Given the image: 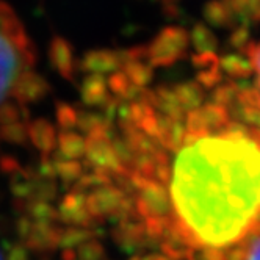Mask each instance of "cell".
Returning a JSON list of instances; mask_svg holds the SVG:
<instances>
[{"label": "cell", "instance_id": "obj_39", "mask_svg": "<svg viewBox=\"0 0 260 260\" xmlns=\"http://www.w3.org/2000/svg\"><path fill=\"white\" fill-rule=\"evenodd\" d=\"M191 260H194V258H191Z\"/></svg>", "mask_w": 260, "mask_h": 260}, {"label": "cell", "instance_id": "obj_25", "mask_svg": "<svg viewBox=\"0 0 260 260\" xmlns=\"http://www.w3.org/2000/svg\"><path fill=\"white\" fill-rule=\"evenodd\" d=\"M125 77L140 88H147L154 79V68L149 61H132L122 68Z\"/></svg>", "mask_w": 260, "mask_h": 260}, {"label": "cell", "instance_id": "obj_20", "mask_svg": "<svg viewBox=\"0 0 260 260\" xmlns=\"http://www.w3.org/2000/svg\"><path fill=\"white\" fill-rule=\"evenodd\" d=\"M16 209L21 212V215H25L33 222H41V224H55L58 222L57 207L52 206V202L44 201H30V202H17Z\"/></svg>", "mask_w": 260, "mask_h": 260}, {"label": "cell", "instance_id": "obj_27", "mask_svg": "<svg viewBox=\"0 0 260 260\" xmlns=\"http://www.w3.org/2000/svg\"><path fill=\"white\" fill-rule=\"evenodd\" d=\"M110 183H115V180L111 179L110 176L104 174V173H99V171H86L79 180L77 183L74 185L72 188H76L85 194H88L89 191L92 190H98L101 187H105V185H110Z\"/></svg>", "mask_w": 260, "mask_h": 260}, {"label": "cell", "instance_id": "obj_32", "mask_svg": "<svg viewBox=\"0 0 260 260\" xmlns=\"http://www.w3.org/2000/svg\"><path fill=\"white\" fill-rule=\"evenodd\" d=\"M251 41L252 40H251L249 28L248 27H241V25H237V27L232 28V31L229 35V40H228L229 46L232 49H235L237 52H241V53L246 50V47L249 46Z\"/></svg>", "mask_w": 260, "mask_h": 260}, {"label": "cell", "instance_id": "obj_1", "mask_svg": "<svg viewBox=\"0 0 260 260\" xmlns=\"http://www.w3.org/2000/svg\"><path fill=\"white\" fill-rule=\"evenodd\" d=\"M173 221L196 251L228 249L260 228V143L231 121L187 137L170 168Z\"/></svg>", "mask_w": 260, "mask_h": 260}, {"label": "cell", "instance_id": "obj_11", "mask_svg": "<svg viewBox=\"0 0 260 260\" xmlns=\"http://www.w3.org/2000/svg\"><path fill=\"white\" fill-rule=\"evenodd\" d=\"M49 61L60 76L69 82L76 77V57L72 44L63 36H53L49 44Z\"/></svg>", "mask_w": 260, "mask_h": 260}, {"label": "cell", "instance_id": "obj_37", "mask_svg": "<svg viewBox=\"0 0 260 260\" xmlns=\"http://www.w3.org/2000/svg\"><path fill=\"white\" fill-rule=\"evenodd\" d=\"M179 0H163V4H177Z\"/></svg>", "mask_w": 260, "mask_h": 260}, {"label": "cell", "instance_id": "obj_33", "mask_svg": "<svg viewBox=\"0 0 260 260\" xmlns=\"http://www.w3.org/2000/svg\"><path fill=\"white\" fill-rule=\"evenodd\" d=\"M191 64L196 69V72L209 71V69H219V57L216 53H193Z\"/></svg>", "mask_w": 260, "mask_h": 260}, {"label": "cell", "instance_id": "obj_18", "mask_svg": "<svg viewBox=\"0 0 260 260\" xmlns=\"http://www.w3.org/2000/svg\"><path fill=\"white\" fill-rule=\"evenodd\" d=\"M174 94L180 104V107L185 110V113L199 108L202 104H206V89H204L196 80L180 82L173 86Z\"/></svg>", "mask_w": 260, "mask_h": 260}, {"label": "cell", "instance_id": "obj_21", "mask_svg": "<svg viewBox=\"0 0 260 260\" xmlns=\"http://www.w3.org/2000/svg\"><path fill=\"white\" fill-rule=\"evenodd\" d=\"M98 238L96 229L88 228H74V226H61L58 232V243L57 248L61 251H74L82 246L86 241Z\"/></svg>", "mask_w": 260, "mask_h": 260}, {"label": "cell", "instance_id": "obj_9", "mask_svg": "<svg viewBox=\"0 0 260 260\" xmlns=\"http://www.w3.org/2000/svg\"><path fill=\"white\" fill-rule=\"evenodd\" d=\"M50 91V86L47 80L41 76V74L35 72L33 69L25 72L24 76L16 83L11 98L14 99L16 104L19 105H30L35 102L43 101Z\"/></svg>", "mask_w": 260, "mask_h": 260}, {"label": "cell", "instance_id": "obj_10", "mask_svg": "<svg viewBox=\"0 0 260 260\" xmlns=\"http://www.w3.org/2000/svg\"><path fill=\"white\" fill-rule=\"evenodd\" d=\"M119 50L111 49H92L83 53L82 60L79 61V69L88 74H96V76H105V74H113L121 69Z\"/></svg>", "mask_w": 260, "mask_h": 260}, {"label": "cell", "instance_id": "obj_29", "mask_svg": "<svg viewBox=\"0 0 260 260\" xmlns=\"http://www.w3.org/2000/svg\"><path fill=\"white\" fill-rule=\"evenodd\" d=\"M27 124L28 122H14L0 127V141L7 144L22 146L28 141L27 135Z\"/></svg>", "mask_w": 260, "mask_h": 260}, {"label": "cell", "instance_id": "obj_2", "mask_svg": "<svg viewBox=\"0 0 260 260\" xmlns=\"http://www.w3.org/2000/svg\"><path fill=\"white\" fill-rule=\"evenodd\" d=\"M35 63L36 53L22 22L0 0V105L11 98L16 83Z\"/></svg>", "mask_w": 260, "mask_h": 260}, {"label": "cell", "instance_id": "obj_26", "mask_svg": "<svg viewBox=\"0 0 260 260\" xmlns=\"http://www.w3.org/2000/svg\"><path fill=\"white\" fill-rule=\"evenodd\" d=\"M238 82L234 80H224L221 85H218L215 89H212V94H210V101L215 105H219L224 110H229L238 98Z\"/></svg>", "mask_w": 260, "mask_h": 260}, {"label": "cell", "instance_id": "obj_12", "mask_svg": "<svg viewBox=\"0 0 260 260\" xmlns=\"http://www.w3.org/2000/svg\"><path fill=\"white\" fill-rule=\"evenodd\" d=\"M144 101L149 102L154 107V110L161 116H166L170 119H185L187 118V113H185V110L180 107V104L174 94L173 86L160 85L154 89H146Z\"/></svg>", "mask_w": 260, "mask_h": 260}, {"label": "cell", "instance_id": "obj_38", "mask_svg": "<svg viewBox=\"0 0 260 260\" xmlns=\"http://www.w3.org/2000/svg\"><path fill=\"white\" fill-rule=\"evenodd\" d=\"M0 260H2V255H0Z\"/></svg>", "mask_w": 260, "mask_h": 260}, {"label": "cell", "instance_id": "obj_24", "mask_svg": "<svg viewBox=\"0 0 260 260\" xmlns=\"http://www.w3.org/2000/svg\"><path fill=\"white\" fill-rule=\"evenodd\" d=\"M55 171H57V179H60L64 185H76L77 180L85 174V166L79 160H68L61 158L55 154Z\"/></svg>", "mask_w": 260, "mask_h": 260}, {"label": "cell", "instance_id": "obj_5", "mask_svg": "<svg viewBox=\"0 0 260 260\" xmlns=\"http://www.w3.org/2000/svg\"><path fill=\"white\" fill-rule=\"evenodd\" d=\"M115 134V130H111V132H96L85 137L86 151L83 157V166L91 171L104 173L116 182L119 179H124L127 176V171L119 163L113 144H111V138Z\"/></svg>", "mask_w": 260, "mask_h": 260}, {"label": "cell", "instance_id": "obj_17", "mask_svg": "<svg viewBox=\"0 0 260 260\" xmlns=\"http://www.w3.org/2000/svg\"><path fill=\"white\" fill-rule=\"evenodd\" d=\"M219 71L222 74L237 82V80H246L252 76V64L249 58L241 52H234V53H226L219 58Z\"/></svg>", "mask_w": 260, "mask_h": 260}, {"label": "cell", "instance_id": "obj_23", "mask_svg": "<svg viewBox=\"0 0 260 260\" xmlns=\"http://www.w3.org/2000/svg\"><path fill=\"white\" fill-rule=\"evenodd\" d=\"M202 16L206 22L216 28H224V27H235L234 17L228 7L222 4V0H209L202 8Z\"/></svg>", "mask_w": 260, "mask_h": 260}, {"label": "cell", "instance_id": "obj_7", "mask_svg": "<svg viewBox=\"0 0 260 260\" xmlns=\"http://www.w3.org/2000/svg\"><path fill=\"white\" fill-rule=\"evenodd\" d=\"M58 224L60 226H74V228H88L94 229L96 222L91 218L86 207V194L72 188L58 202L57 207Z\"/></svg>", "mask_w": 260, "mask_h": 260}, {"label": "cell", "instance_id": "obj_19", "mask_svg": "<svg viewBox=\"0 0 260 260\" xmlns=\"http://www.w3.org/2000/svg\"><path fill=\"white\" fill-rule=\"evenodd\" d=\"M86 140L74 130H61L57 138V155L68 160H79L85 157Z\"/></svg>", "mask_w": 260, "mask_h": 260}, {"label": "cell", "instance_id": "obj_16", "mask_svg": "<svg viewBox=\"0 0 260 260\" xmlns=\"http://www.w3.org/2000/svg\"><path fill=\"white\" fill-rule=\"evenodd\" d=\"M231 11L235 27H248L260 22V0H222Z\"/></svg>", "mask_w": 260, "mask_h": 260}, {"label": "cell", "instance_id": "obj_3", "mask_svg": "<svg viewBox=\"0 0 260 260\" xmlns=\"http://www.w3.org/2000/svg\"><path fill=\"white\" fill-rule=\"evenodd\" d=\"M86 207L96 224L104 219L118 222L119 219L135 215L132 194L116 182L89 191L86 194Z\"/></svg>", "mask_w": 260, "mask_h": 260}, {"label": "cell", "instance_id": "obj_31", "mask_svg": "<svg viewBox=\"0 0 260 260\" xmlns=\"http://www.w3.org/2000/svg\"><path fill=\"white\" fill-rule=\"evenodd\" d=\"M77 116L79 110L66 102H57V108H55V118H57V124L61 130H74L77 125Z\"/></svg>", "mask_w": 260, "mask_h": 260}, {"label": "cell", "instance_id": "obj_34", "mask_svg": "<svg viewBox=\"0 0 260 260\" xmlns=\"http://www.w3.org/2000/svg\"><path fill=\"white\" fill-rule=\"evenodd\" d=\"M245 260H260V228L245 240Z\"/></svg>", "mask_w": 260, "mask_h": 260}, {"label": "cell", "instance_id": "obj_22", "mask_svg": "<svg viewBox=\"0 0 260 260\" xmlns=\"http://www.w3.org/2000/svg\"><path fill=\"white\" fill-rule=\"evenodd\" d=\"M190 35V44L194 47L196 53H216L219 47L218 36L206 24L198 22L193 25Z\"/></svg>", "mask_w": 260, "mask_h": 260}, {"label": "cell", "instance_id": "obj_6", "mask_svg": "<svg viewBox=\"0 0 260 260\" xmlns=\"http://www.w3.org/2000/svg\"><path fill=\"white\" fill-rule=\"evenodd\" d=\"M231 122L228 110L212 102L202 104L199 108L187 113L185 127L187 137H204L218 134Z\"/></svg>", "mask_w": 260, "mask_h": 260}, {"label": "cell", "instance_id": "obj_36", "mask_svg": "<svg viewBox=\"0 0 260 260\" xmlns=\"http://www.w3.org/2000/svg\"><path fill=\"white\" fill-rule=\"evenodd\" d=\"M138 260H170L166 255H163L161 252H152V254H146V255H140L138 254Z\"/></svg>", "mask_w": 260, "mask_h": 260}, {"label": "cell", "instance_id": "obj_8", "mask_svg": "<svg viewBox=\"0 0 260 260\" xmlns=\"http://www.w3.org/2000/svg\"><path fill=\"white\" fill-rule=\"evenodd\" d=\"M111 238L125 252H140L149 246H154L146 234V228L143 219L137 215L127 216L116 222L115 229L111 231Z\"/></svg>", "mask_w": 260, "mask_h": 260}, {"label": "cell", "instance_id": "obj_28", "mask_svg": "<svg viewBox=\"0 0 260 260\" xmlns=\"http://www.w3.org/2000/svg\"><path fill=\"white\" fill-rule=\"evenodd\" d=\"M14 122H28V108L7 101L0 105V127Z\"/></svg>", "mask_w": 260, "mask_h": 260}, {"label": "cell", "instance_id": "obj_4", "mask_svg": "<svg viewBox=\"0 0 260 260\" xmlns=\"http://www.w3.org/2000/svg\"><path fill=\"white\" fill-rule=\"evenodd\" d=\"M188 49V31L179 25H168L147 46V61L152 68H168L187 58Z\"/></svg>", "mask_w": 260, "mask_h": 260}, {"label": "cell", "instance_id": "obj_14", "mask_svg": "<svg viewBox=\"0 0 260 260\" xmlns=\"http://www.w3.org/2000/svg\"><path fill=\"white\" fill-rule=\"evenodd\" d=\"M27 135L28 141L33 144V147L43 155H52L57 151V130L53 124H50L44 118L33 119L27 124Z\"/></svg>", "mask_w": 260, "mask_h": 260}, {"label": "cell", "instance_id": "obj_30", "mask_svg": "<svg viewBox=\"0 0 260 260\" xmlns=\"http://www.w3.org/2000/svg\"><path fill=\"white\" fill-rule=\"evenodd\" d=\"M74 260H107V251L98 238H92L74 249Z\"/></svg>", "mask_w": 260, "mask_h": 260}, {"label": "cell", "instance_id": "obj_15", "mask_svg": "<svg viewBox=\"0 0 260 260\" xmlns=\"http://www.w3.org/2000/svg\"><path fill=\"white\" fill-rule=\"evenodd\" d=\"M80 96L83 104L92 108H104L113 98L108 91L107 79L104 76H96V74H89L83 79L80 85Z\"/></svg>", "mask_w": 260, "mask_h": 260}, {"label": "cell", "instance_id": "obj_13", "mask_svg": "<svg viewBox=\"0 0 260 260\" xmlns=\"http://www.w3.org/2000/svg\"><path fill=\"white\" fill-rule=\"evenodd\" d=\"M60 224H41V222H33V226L27 235V238L22 241V245L36 254H50L57 249L58 243V232H60Z\"/></svg>", "mask_w": 260, "mask_h": 260}, {"label": "cell", "instance_id": "obj_35", "mask_svg": "<svg viewBox=\"0 0 260 260\" xmlns=\"http://www.w3.org/2000/svg\"><path fill=\"white\" fill-rule=\"evenodd\" d=\"M243 53L249 58V61L252 64V69L257 74V89L260 91V41L258 43L251 41Z\"/></svg>", "mask_w": 260, "mask_h": 260}]
</instances>
